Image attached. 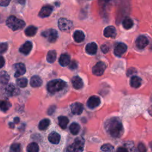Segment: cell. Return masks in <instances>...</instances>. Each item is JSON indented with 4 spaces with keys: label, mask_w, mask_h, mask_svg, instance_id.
Instances as JSON below:
<instances>
[{
    "label": "cell",
    "mask_w": 152,
    "mask_h": 152,
    "mask_svg": "<svg viewBox=\"0 0 152 152\" xmlns=\"http://www.w3.org/2000/svg\"><path fill=\"white\" fill-rule=\"evenodd\" d=\"M106 128L109 134L113 138L121 137L124 131L121 120L116 117L110 119L106 124Z\"/></svg>",
    "instance_id": "6da1fadb"
},
{
    "label": "cell",
    "mask_w": 152,
    "mask_h": 152,
    "mask_svg": "<svg viewBox=\"0 0 152 152\" xmlns=\"http://www.w3.org/2000/svg\"><path fill=\"white\" fill-rule=\"evenodd\" d=\"M66 86V83L61 79L53 80L47 84V90L51 93H55L64 89Z\"/></svg>",
    "instance_id": "7a4b0ae2"
},
{
    "label": "cell",
    "mask_w": 152,
    "mask_h": 152,
    "mask_svg": "<svg viewBox=\"0 0 152 152\" xmlns=\"http://www.w3.org/2000/svg\"><path fill=\"white\" fill-rule=\"evenodd\" d=\"M6 24L7 26L13 31L21 29L25 26V23L23 20L19 19L14 15H11L8 18L6 21Z\"/></svg>",
    "instance_id": "3957f363"
},
{
    "label": "cell",
    "mask_w": 152,
    "mask_h": 152,
    "mask_svg": "<svg viewBox=\"0 0 152 152\" xmlns=\"http://www.w3.org/2000/svg\"><path fill=\"white\" fill-rule=\"evenodd\" d=\"M84 139L82 137H78L67 147L66 152H82L84 149Z\"/></svg>",
    "instance_id": "277c9868"
},
{
    "label": "cell",
    "mask_w": 152,
    "mask_h": 152,
    "mask_svg": "<svg viewBox=\"0 0 152 152\" xmlns=\"http://www.w3.org/2000/svg\"><path fill=\"white\" fill-rule=\"evenodd\" d=\"M42 36H43L44 37L46 38L47 40L49 42L53 43L56 40L58 34V32L56 30L50 28V29L46 30L44 31L43 32H42Z\"/></svg>",
    "instance_id": "5b68a950"
},
{
    "label": "cell",
    "mask_w": 152,
    "mask_h": 152,
    "mask_svg": "<svg viewBox=\"0 0 152 152\" xmlns=\"http://www.w3.org/2000/svg\"><path fill=\"white\" fill-rule=\"evenodd\" d=\"M106 69V65L102 61H99L92 68V72L96 76H100L103 74Z\"/></svg>",
    "instance_id": "8992f818"
},
{
    "label": "cell",
    "mask_w": 152,
    "mask_h": 152,
    "mask_svg": "<svg viewBox=\"0 0 152 152\" xmlns=\"http://www.w3.org/2000/svg\"><path fill=\"white\" fill-rule=\"evenodd\" d=\"M58 27L62 31H68L72 27V23L65 18H61L58 20Z\"/></svg>",
    "instance_id": "52a82bcc"
},
{
    "label": "cell",
    "mask_w": 152,
    "mask_h": 152,
    "mask_svg": "<svg viewBox=\"0 0 152 152\" xmlns=\"http://www.w3.org/2000/svg\"><path fill=\"white\" fill-rule=\"evenodd\" d=\"M5 92L7 96H12L18 94L20 93V90L14 84H9L5 87Z\"/></svg>",
    "instance_id": "ba28073f"
},
{
    "label": "cell",
    "mask_w": 152,
    "mask_h": 152,
    "mask_svg": "<svg viewBox=\"0 0 152 152\" xmlns=\"http://www.w3.org/2000/svg\"><path fill=\"white\" fill-rule=\"evenodd\" d=\"M135 44L138 49H142L145 48L148 44V40L147 38L142 35L139 36L135 41Z\"/></svg>",
    "instance_id": "9c48e42d"
},
{
    "label": "cell",
    "mask_w": 152,
    "mask_h": 152,
    "mask_svg": "<svg viewBox=\"0 0 152 152\" xmlns=\"http://www.w3.org/2000/svg\"><path fill=\"white\" fill-rule=\"evenodd\" d=\"M127 50V46L124 43H118L114 49V54L117 56H121Z\"/></svg>",
    "instance_id": "30bf717a"
},
{
    "label": "cell",
    "mask_w": 152,
    "mask_h": 152,
    "mask_svg": "<svg viewBox=\"0 0 152 152\" xmlns=\"http://www.w3.org/2000/svg\"><path fill=\"white\" fill-rule=\"evenodd\" d=\"M100 104V99L97 96H91L87 100V106L90 109H94Z\"/></svg>",
    "instance_id": "8fae6325"
},
{
    "label": "cell",
    "mask_w": 152,
    "mask_h": 152,
    "mask_svg": "<svg viewBox=\"0 0 152 152\" xmlns=\"http://www.w3.org/2000/svg\"><path fill=\"white\" fill-rule=\"evenodd\" d=\"M84 107L82 103L75 102L71 105V112L74 115H80L83 112Z\"/></svg>",
    "instance_id": "7c38bea8"
},
{
    "label": "cell",
    "mask_w": 152,
    "mask_h": 152,
    "mask_svg": "<svg viewBox=\"0 0 152 152\" xmlns=\"http://www.w3.org/2000/svg\"><path fill=\"white\" fill-rule=\"evenodd\" d=\"M14 69L15 70L14 77H18L23 75L26 72V66L23 63H18L14 65Z\"/></svg>",
    "instance_id": "4fadbf2b"
},
{
    "label": "cell",
    "mask_w": 152,
    "mask_h": 152,
    "mask_svg": "<svg viewBox=\"0 0 152 152\" xmlns=\"http://www.w3.org/2000/svg\"><path fill=\"white\" fill-rule=\"evenodd\" d=\"M103 34L106 37H115L116 35V30L114 26H109L106 27L103 31Z\"/></svg>",
    "instance_id": "5bb4252c"
},
{
    "label": "cell",
    "mask_w": 152,
    "mask_h": 152,
    "mask_svg": "<svg viewBox=\"0 0 152 152\" xmlns=\"http://www.w3.org/2000/svg\"><path fill=\"white\" fill-rule=\"evenodd\" d=\"M52 10H53V7L52 6L49 5H45L40 10L39 15L40 17H47L51 14Z\"/></svg>",
    "instance_id": "9a60e30c"
},
{
    "label": "cell",
    "mask_w": 152,
    "mask_h": 152,
    "mask_svg": "<svg viewBox=\"0 0 152 152\" xmlns=\"http://www.w3.org/2000/svg\"><path fill=\"white\" fill-rule=\"evenodd\" d=\"M32 49L31 42L27 41L25 42L20 48V52L24 55H27L30 53Z\"/></svg>",
    "instance_id": "2e32d148"
},
{
    "label": "cell",
    "mask_w": 152,
    "mask_h": 152,
    "mask_svg": "<svg viewBox=\"0 0 152 152\" xmlns=\"http://www.w3.org/2000/svg\"><path fill=\"white\" fill-rule=\"evenodd\" d=\"M60 139L61 137L59 134L56 132H52L48 135V140L52 144H58L59 142Z\"/></svg>",
    "instance_id": "e0dca14e"
},
{
    "label": "cell",
    "mask_w": 152,
    "mask_h": 152,
    "mask_svg": "<svg viewBox=\"0 0 152 152\" xmlns=\"http://www.w3.org/2000/svg\"><path fill=\"white\" fill-rule=\"evenodd\" d=\"M97 50V46L94 42L88 43L86 46V51L90 55H94Z\"/></svg>",
    "instance_id": "ac0fdd59"
},
{
    "label": "cell",
    "mask_w": 152,
    "mask_h": 152,
    "mask_svg": "<svg viewBox=\"0 0 152 152\" xmlns=\"http://www.w3.org/2000/svg\"><path fill=\"white\" fill-rule=\"evenodd\" d=\"M70 56L67 53H63L61 55L59 59V63L62 66H66L69 64Z\"/></svg>",
    "instance_id": "d6986e66"
},
{
    "label": "cell",
    "mask_w": 152,
    "mask_h": 152,
    "mask_svg": "<svg viewBox=\"0 0 152 152\" xmlns=\"http://www.w3.org/2000/svg\"><path fill=\"white\" fill-rule=\"evenodd\" d=\"M72 84L75 89H80L83 86L82 79L78 76H75L72 79Z\"/></svg>",
    "instance_id": "ffe728a7"
},
{
    "label": "cell",
    "mask_w": 152,
    "mask_h": 152,
    "mask_svg": "<svg viewBox=\"0 0 152 152\" xmlns=\"http://www.w3.org/2000/svg\"><path fill=\"white\" fill-rule=\"evenodd\" d=\"M142 80L137 76H132L130 79V85L133 88H138L141 86Z\"/></svg>",
    "instance_id": "44dd1931"
},
{
    "label": "cell",
    "mask_w": 152,
    "mask_h": 152,
    "mask_svg": "<svg viewBox=\"0 0 152 152\" xmlns=\"http://www.w3.org/2000/svg\"><path fill=\"white\" fill-rule=\"evenodd\" d=\"M42 84V80L40 77L37 75H34L31 78L30 85L33 87H38Z\"/></svg>",
    "instance_id": "7402d4cb"
},
{
    "label": "cell",
    "mask_w": 152,
    "mask_h": 152,
    "mask_svg": "<svg viewBox=\"0 0 152 152\" xmlns=\"http://www.w3.org/2000/svg\"><path fill=\"white\" fill-rule=\"evenodd\" d=\"M73 37L75 42H81L84 40L85 35L84 33L81 30H76L73 34Z\"/></svg>",
    "instance_id": "603a6c76"
},
{
    "label": "cell",
    "mask_w": 152,
    "mask_h": 152,
    "mask_svg": "<svg viewBox=\"0 0 152 152\" xmlns=\"http://www.w3.org/2000/svg\"><path fill=\"white\" fill-rule=\"evenodd\" d=\"M69 122V120L67 117L64 116H60L58 117V123L60 127L62 129H65Z\"/></svg>",
    "instance_id": "cb8c5ba5"
},
{
    "label": "cell",
    "mask_w": 152,
    "mask_h": 152,
    "mask_svg": "<svg viewBox=\"0 0 152 152\" xmlns=\"http://www.w3.org/2000/svg\"><path fill=\"white\" fill-rule=\"evenodd\" d=\"M133 25H134L133 20L129 17H126L122 21V26L126 30L130 29L132 27Z\"/></svg>",
    "instance_id": "d4e9b609"
},
{
    "label": "cell",
    "mask_w": 152,
    "mask_h": 152,
    "mask_svg": "<svg viewBox=\"0 0 152 152\" xmlns=\"http://www.w3.org/2000/svg\"><path fill=\"white\" fill-rule=\"evenodd\" d=\"M11 106V103L5 100H0V110L2 112L7 111Z\"/></svg>",
    "instance_id": "484cf974"
},
{
    "label": "cell",
    "mask_w": 152,
    "mask_h": 152,
    "mask_svg": "<svg viewBox=\"0 0 152 152\" xmlns=\"http://www.w3.org/2000/svg\"><path fill=\"white\" fill-rule=\"evenodd\" d=\"M69 131L73 135H77L80 130V126L76 122H73L69 125Z\"/></svg>",
    "instance_id": "4316f807"
},
{
    "label": "cell",
    "mask_w": 152,
    "mask_h": 152,
    "mask_svg": "<svg viewBox=\"0 0 152 152\" xmlns=\"http://www.w3.org/2000/svg\"><path fill=\"white\" fill-rule=\"evenodd\" d=\"M37 28L35 26H29L25 30V34L28 36H33L36 34Z\"/></svg>",
    "instance_id": "83f0119b"
},
{
    "label": "cell",
    "mask_w": 152,
    "mask_h": 152,
    "mask_svg": "<svg viewBox=\"0 0 152 152\" xmlns=\"http://www.w3.org/2000/svg\"><path fill=\"white\" fill-rule=\"evenodd\" d=\"M10 80V76L8 74L4 71L0 72V83L6 84Z\"/></svg>",
    "instance_id": "f1b7e54d"
},
{
    "label": "cell",
    "mask_w": 152,
    "mask_h": 152,
    "mask_svg": "<svg viewBox=\"0 0 152 152\" xmlns=\"http://www.w3.org/2000/svg\"><path fill=\"white\" fill-rule=\"evenodd\" d=\"M56 58V52L54 50H51L48 52L46 55V59L50 63L53 62Z\"/></svg>",
    "instance_id": "f546056e"
},
{
    "label": "cell",
    "mask_w": 152,
    "mask_h": 152,
    "mask_svg": "<svg viewBox=\"0 0 152 152\" xmlns=\"http://www.w3.org/2000/svg\"><path fill=\"white\" fill-rule=\"evenodd\" d=\"M39 145L36 142H31L27 147V152H39Z\"/></svg>",
    "instance_id": "4dcf8cb0"
},
{
    "label": "cell",
    "mask_w": 152,
    "mask_h": 152,
    "mask_svg": "<svg viewBox=\"0 0 152 152\" xmlns=\"http://www.w3.org/2000/svg\"><path fill=\"white\" fill-rule=\"evenodd\" d=\"M50 121L48 119H43L40 121L39 124V128L40 130H45L46 129L48 126L49 125Z\"/></svg>",
    "instance_id": "1f68e13d"
},
{
    "label": "cell",
    "mask_w": 152,
    "mask_h": 152,
    "mask_svg": "<svg viewBox=\"0 0 152 152\" xmlns=\"http://www.w3.org/2000/svg\"><path fill=\"white\" fill-rule=\"evenodd\" d=\"M102 152H113L114 147L110 144H103L101 147Z\"/></svg>",
    "instance_id": "d6a6232c"
},
{
    "label": "cell",
    "mask_w": 152,
    "mask_h": 152,
    "mask_svg": "<svg viewBox=\"0 0 152 152\" xmlns=\"http://www.w3.org/2000/svg\"><path fill=\"white\" fill-rule=\"evenodd\" d=\"M17 84L22 88H24L27 85V80L25 77H23L21 78H18L17 80Z\"/></svg>",
    "instance_id": "836d02e7"
},
{
    "label": "cell",
    "mask_w": 152,
    "mask_h": 152,
    "mask_svg": "<svg viewBox=\"0 0 152 152\" xmlns=\"http://www.w3.org/2000/svg\"><path fill=\"white\" fill-rule=\"evenodd\" d=\"M10 152H21V145L18 143L12 144L10 148Z\"/></svg>",
    "instance_id": "e575fe53"
},
{
    "label": "cell",
    "mask_w": 152,
    "mask_h": 152,
    "mask_svg": "<svg viewBox=\"0 0 152 152\" xmlns=\"http://www.w3.org/2000/svg\"><path fill=\"white\" fill-rule=\"evenodd\" d=\"M8 49V44L7 43H0V53H3L7 51Z\"/></svg>",
    "instance_id": "d590c367"
},
{
    "label": "cell",
    "mask_w": 152,
    "mask_h": 152,
    "mask_svg": "<svg viewBox=\"0 0 152 152\" xmlns=\"http://www.w3.org/2000/svg\"><path fill=\"white\" fill-rule=\"evenodd\" d=\"M138 152H146L147 148L145 145L141 142H140L138 145Z\"/></svg>",
    "instance_id": "8d00e7d4"
},
{
    "label": "cell",
    "mask_w": 152,
    "mask_h": 152,
    "mask_svg": "<svg viewBox=\"0 0 152 152\" xmlns=\"http://www.w3.org/2000/svg\"><path fill=\"white\" fill-rule=\"evenodd\" d=\"M109 49H110L109 46L107 44H103L101 46V50L104 53L108 52L109 50Z\"/></svg>",
    "instance_id": "74e56055"
},
{
    "label": "cell",
    "mask_w": 152,
    "mask_h": 152,
    "mask_svg": "<svg viewBox=\"0 0 152 152\" xmlns=\"http://www.w3.org/2000/svg\"><path fill=\"white\" fill-rule=\"evenodd\" d=\"M11 0H0V5L6 7L9 5Z\"/></svg>",
    "instance_id": "f35d334b"
},
{
    "label": "cell",
    "mask_w": 152,
    "mask_h": 152,
    "mask_svg": "<svg viewBox=\"0 0 152 152\" xmlns=\"http://www.w3.org/2000/svg\"><path fill=\"white\" fill-rule=\"evenodd\" d=\"M77 67V63L75 61H72L71 64H69V68L71 69H75Z\"/></svg>",
    "instance_id": "ab89813d"
},
{
    "label": "cell",
    "mask_w": 152,
    "mask_h": 152,
    "mask_svg": "<svg viewBox=\"0 0 152 152\" xmlns=\"http://www.w3.org/2000/svg\"><path fill=\"white\" fill-rule=\"evenodd\" d=\"M55 106H51L49 109H48V113L49 115H51L53 114V113L55 112Z\"/></svg>",
    "instance_id": "60d3db41"
},
{
    "label": "cell",
    "mask_w": 152,
    "mask_h": 152,
    "mask_svg": "<svg viewBox=\"0 0 152 152\" xmlns=\"http://www.w3.org/2000/svg\"><path fill=\"white\" fill-rule=\"evenodd\" d=\"M116 152H128V150L126 148L121 147H119L117 149Z\"/></svg>",
    "instance_id": "b9f144b4"
},
{
    "label": "cell",
    "mask_w": 152,
    "mask_h": 152,
    "mask_svg": "<svg viewBox=\"0 0 152 152\" xmlns=\"http://www.w3.org/2000/svg\"><path fill=\"white\" fill-rule=\"evenodd\" d=\"M4 64H5L4 58L2 56H0V68L4 65Z\"/></svg>",
    "instance_id": "7bdbcfd3"
},
{
    "label": "cell",
    "mask_w": 152,
    "mask_h": 152,
    "mask_svg": "<svg viewBox=\"0 0 152 152\" xmlns=\"http://www.w3.org/2000/svg\"><path fill=\"white\" fill-rule=\"evenodd\" d=\"M14 122H15V124L18 123V122H19V121H20L19 118H15L14 119Z\"/></svg>",
    "instance_id": "ee69618b"
},
{
    "label": "cell",
    "mask_w": 152,
    "mask_h": 152,
    "mask_svg": "<svg viewBox=\"0 0 152 152\" xmlns=\"http://www.w3.org/2000/svg\"><path fill=\"white\" fill-rule=\"evenodd\" d=\"M149 145H150V148H151V150H152V141L150 142V144H149Z\"/></svg>",
    "instance_id": "f6af8a7d"
},
{
    "label": "cell",
    "mask_w": 152,
    "mask_h": 152,
    "mask_svg": "<svg viewBox=\"0 0 152 152\" xmlns=\"http://www.w3.org/2000/svg\"><path fill=\"white\" fill-rule=\"evenodd\" d=\"M1 21V17H0V22Z\"/></svg>",
    "instance_id": "bcb514c9"
}]
</instances>
